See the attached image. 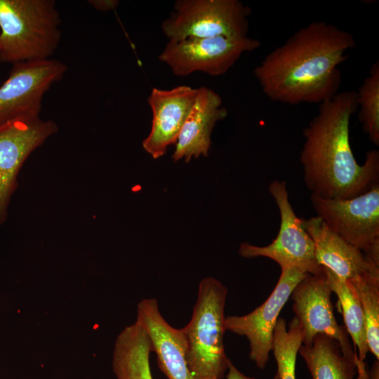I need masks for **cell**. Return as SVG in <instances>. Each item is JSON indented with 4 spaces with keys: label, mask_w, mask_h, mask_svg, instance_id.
Wrapping results in <instances>:
<instances>
[{
    "label": "cell",
    "mask_w": 379,
    "mask_h": 379,
    "mask_svg": "<svg viewBox=\"0 0 379 379\" xmlns=\"http://www.w3.org/2000/svg\"><path fill=\"white\" fill-rule=\"evenodd\" d=\"M218 93L207 87L198 88L197 95L182 126L172 158L175 161L208 156L211 135L215 123L227 116Z\"/></svg>",
    "instance_id": "cell-16"
},
{
    "label": "cell",
    "mask_w": 379,
    "mask_h": 379,
    "mask_svg": "<svg viewBox=\"0 0 379 379\" xmlns=\"http://www.w3.org/2000/svg\"><path fill=\"white\" fill-rule=\"evenodd\" d=\"M324 272L332 292L338 298L345 329L358 349L360 364L366 370L365 359L369 350L365 319L357 294L349 281L340 278L326 268Z\"/></svg>",
    "instance_id": "cell-19"
},
{
    "label": "cell",
    "mask_w": 379,
    "mask_h": 379,
    "mask_svg": "<svg viewBox=\"0 0 379 379\" xmlns=\"http://www.w3.org/2000/svg\"><path fill=\"white\" fill-rule=\"evenodd\" d=\"M227 293L219 280L211 277L202 279L191 319L182 328L186 359L194 379H222L227 371L229 359L224 345Z\"/></svg>",
    "instance_id": "cell-4"
},
{
    "label": "cell",
    "mask_w": 379,
    "mask_h": 379,
    "mask_svg": "<svg viewBox=\"0 0 379 379\" xmlns=\"http://www.w3.org/2000/svg\"><path fill=\"white\" fill-rule=\"evenodd\" d=\"M197 92L198 88L185 85L169 90L152 88L147 100L152 111V128L142 147L154 159L164 155L167 147L175 144Z\"/></svg>",
    "instance_id": "cell-13"
},
{
    "label": "cell",
    "mask_w": 379,
    "mask_h": 379,
    "mask_svg": "<svg viewBox=\"0 0 379 379\" xmlns=\"http://www.w3.org/2000/svg\"><path fill=\"white\" fill-rule=\"evenodd\" d=\"M226 379H256V378L249 377L244 374L229 359ZM272 379H280V378L278 374L276 373V375Z\"/></svg>",
    "instance_id": "cell-24"
},
{
    "label": "cell",
    "mask_w": 379,
    "mask_h": 379,
    "mask_svg": "<svg viewBox=\"0 0 379 379\" xmlns=\"http://www.w3.org/2000/svg\"><path fill=\"white\" fill-rule=\"evenodd\" d=\"M331 293L324 268L321 273L307 274L293 290V310L303 330L302 345H310L317 334L331 337L339 343L343 353L356 363L357 379H368V371L361 367L345 326L336 321Z\"/></svg>",
    "instance_id": "cell-9"
},
{
    "label": "cell",
    "mask_w": 379,
    "mask_h": 379,
    "mask_svg": "<svg viewBox=\"0 0 379 379\" xmlns=\"http://www.w3.org/2000/svg\"><path fill=\"white\" fill-rule=\"evenodd\" d=\"M58 131L54 121L42 119L39 114L21 117L0 125V225L8 218L22 165Z\"/></svg>",
    "instance_id": "cell-10"
},
{
    "label": "cell",
    "mask_w": 379,
    "mask_h": 379,
    "mask_svg": "<svg viewBox=\"0 0 379 379\" xmlns=\"http://www.w3.org/2000/svg\"><path fill=\"white\" fill-rule=\"evenodd\" d=\"M67 65L56 59L13 64L0 86V125L30 114H40L42 101L51 86L60 81Z\"/></svg>",
    "instance_id": "cell-11"
},
{
    "label": "cell",
    "mask_w": 379,
    "mask_h": 379,
    "mask_svg": "<svg viewBox=\"0 0 379 379\" xmlns=\"http://www.w3.org/2000/svg\"><path fill=\"white\" fill-rule=\"evenodd\" d=\"M251 9L239 0H178L161 24L168 40L215 36L244 37Z\"/></svg>",
    "instance_id": "cell-5"
},
{
    "label": "cell",
    "mask_w": 379,
    "mask_h": 379,
    "mask_svg": "<svg viewBox=\"0 0 379 379\" xmlns=\"http://www.w3.org/2000/svg\"><path fill=\"white\" fill-rule=\"evenodd\" d=\"M317 216L333 232L379 265V184L349 199L311 195Z\"/></svg>",
    "instance_id": "cell-7"
},
{
    "label": "cell",
    "mask_w": 379,
    "mask_h": 379,
    "mask_svg": "<svg viewBox=\"0 0 379 379\" xmlns=\"http://www.w3.org/2000/svg\"><path fill=\"white\" fill-rule=\"evenodd\" d=\"M303 338V330L297 317L291 320L288 328L285 319H278L273 333L272 351L280 379H295L296 357Z\"/></svg>",
    "instance_id": "cell-20"
},
{
    "label": "cell",
    "mask_w": 379,
    "mask_h": 379,
    "mask_svg": "<svg viewBox=\"0 0 379 379\" xmlns=\"http://www.w3.org/2000/svg\"><path fill=\"white\" fill-rule=\"evenodd\" d=\"M307 274L294 268L282 269L275 288L260 306L247 314L225 318V331L247 338L250 359L260 369L265 368L272 350L279 314L294 288Z\"/></svg>",
    "instance_id": "cell-12"
},
{
    "label": "cell",
    "mask_w": 379,
    "mask_h": 379,
    "mask_svg": "<svg viewBox=\"0 0 379 379\" xmlns=\"http://www.w3.org/2000/svg\"><path fill=\"white\" fill-rule=\"evenodd\" d=\"M150 339L138 321L117 335L113 351L112 370L117 379H153L149 356Z\"/></svg>",
    "instance_id": "cell-17"
},
{
    "label": "cell",
    "mask_w": 379,
    "mask_h": 379,
    "mask_svg": "<svg viewBox=\"0 0 379 379\" xmlns=\"http://www.w3.org/2000/svg\"><path fill=\"white\" fill-rule=\"evenodd\" d=\"M349 281L357 294L364 313L369 352L378 361L379 275L359 277Z\"/></svg>",
    "instance_id": "cell-21"
},
{
    "label": "cell",
    "mask_w": 379,
    "mask_h": 379,
    "mask_svg": "<svg viewBox=\"0 0 379 379\" xmlns=\"http://www.w3.org/2000/svg\"><path fill=\"white\" fill-rule=\"evenodd\" d=\"M312 379H353L357 373L354 360L346 357L339 343L331 337L316 335L311 344L298 350Z\"/></svg>",
    "instance_id": "cell-18"
},
{
    "label": "cell",
    "mask_w": 379,
    "mask_h": 379,
    "mask_svg": "<svg viewBox=\"0 0 379 379\" xmlns=\"http://www.w3.org/2000/svg\"><path fill=\"white\" fill-rule=\"evenodd\" d=\"M260 46V41L248 36L168 40L159 59L176 76L186 77L195 72L219 76L226 73L244 53Z\"/></svg>",
    "instance_id": "cell-8"
},
{
    "label": "cell",
    "mask_w": 379,
    "mask_h": 379,
    "mask_svg": "<svg viewBox=\"0 0 379 379\" xmlns=\"http://www.w3.org/2000/svg\"><path fill=\"white\" fill-rule=\"evenodd\" d=\"M268 191L277 205L280 214L278 234L270 244L258 246L248 242L241 244L239 253L246 258L265 257L275 261L281 269L294 268L316 274L324 272L314 254V244L306 231L303 219L298 218L288 198L286 183L275 180Z\"/></svg>",
    "instance_id": "cell-6"
},
{
    "label": "cell",
    "mask_w": 379,
    "mask_h": 379,
    "mask_svg": "<svg viewBox=\"0 0 379 379\" xmlns=\"http://www.w3.org/2000/svg\"><path fill=\"white\" fill-rule=\"evenodd\" d=\"M358 109L356 91L337 93L319 104L303 130L300 161L311 195L349 199L379 184V151L367 152L359 164L350 142V121Z\"/></svg>",
    "instance_id": "cell-2"
},
{
    "label": "cell",
    "mask_w": 379,
    "mask_h": 379,
    "mask_svg": "<svg viewBox=\"0 0 379 379\" xmlns=\"http://www.w3.org/2000/svg\"><path fill=\"white\" fill-rule=\"evenodd\" d=\"M53 0H0V62L51 58L61 39Z\"/></svg>",
    "instance_id": "cell-3"
},
{
    "label": "cell",
    "mask_w": 379,
    "mask_h": 379,
    "mask_svg": "<svg viewBox=\"0 0 379 379\" xmlns=\"http://www.w3.org/2000/svg\"><path fill=\"white\" fill-rule=\"evenodd\" d=\"M368 379H379V363L376 360L370 371H368Z\"/></svg>",
    "instance_id": "cell-25"
},
{
    "label": "cell",
    "mask_w": 379,
    "mask_h": 379,
    "mask_svg": "<svg viewBox=\"0 0 379 379\" xmlns=\"http://www.w3.org/2000/svg\"><path fill=\"white\" fill-rule=\"evenodd\" d=\"M88 3L95 10L102 12L115 10L119 5L118 0H89Z\"/></svg>",
    "instance_id": "cell-23"
},
{
    "label": "cell",
    "mask_w": 379,
    "mask_h": 379,
    "mask_svg": "<svg viewBox=\"0 0 379 379\" xmlns=\"http://www.w3.org/2000/svg\"><path fill=\"white\" fill-rule=\"evenodd\" d=\"M136 320L147 333L159 367L166 376L168 379H194L186 359L182 328L168 324L161 314L156 298H144L138 302Z\"/></svg>",
    "instance_id": "cell-14"
},
{
    "label": "cell",
    "mask_w": 379,
    "mask_h": 379,
    "mask_svg": "<svg viewBox=\"0 0 379 379\" xmlns=\"http://www.w3.org/2000/svg\"><path fill=\"white\" fill-rule=\"evenodd\" d=\"M303 224L314 244L319 265L348 281L379 275V265L371 261L361 249L331 231L319 217L303 219Z\"/></svg>",
    "instance_id": "cell-15"
},
{
    "label": "cell",
    "mask_w": 379,
    "mask_h": 379,
    "mask_svg": "<svg viewBox=\"0 0 379 379\" xmlns=\"http://www.w3.org/2000/svg\"><path fill=\"white\" fill-rule=\"evenodd\" d=\"M359 121L364 133L375 145H379V62H375L368 75L358 88Z\"/></svg>",
    "instance_id": "cell-22"
},
{
    "label": "cell",
    "mask_w": 379,
    "mask_h": 379,
    "mask_svg": "<svg viewBox=\"0 0 379 379\" xmlns=\"http://www.w3.org/2000/svg\"><path fill=\"white\" fill-rule=\"evenodd\" d=\"M355 47L350 32L314 21L269 53L253 73L272 101L320 104L338 93L341 82L338 67L347 60L345 53Z\"/></svg>",
    "instance_id": "cell-1"
}]
</instances>
